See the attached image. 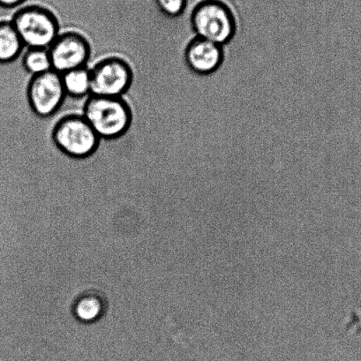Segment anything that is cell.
<instances>
[{"label":"cell","mask_w":361,"mask_h":361,"mask_svg":"<svg viewBox=\"0 0 361 361\" xmlns=\"http://www.w3.org/2000/svg\"><path fill=\"white\" fill-rule=\"evenodd\" d=\"M82 115L100 139H116L128 131L132 112L122 97L90 94L84 101Z\"/></svg>","instance_id":"obj_1"},{"label":"cell","mask_w":361,"mask_h":361,"mask_svg":"<svg viewBox=\"0 0 361 361\" xmlns=\"http://www.w3.org/2000/svg\"><path fill=\"white\" fill-rule=\"evenodd\" d=\"M9 20L27 48L49 49L61 34L57 16L42 5H24Z\"/></svg>","instance_id":"obj_2"},{"label":"cell","mask_w":361,"mask_h":361,"mask_svg":"<svg viewBox=\"0 0 361 361\" xmlns=\"http://www.w3.org/2000/svg\"><path fill=\"white\" fill-rule=\"evenodd\" d=\"M191 26L196 37L223 47L236 33L234 13L222 0H202L191 13Z\"/></svg>","instance_id":"obj_3"},{"label":"cell","mask_w":361,"mask_h":361,"mask_svg":"<svg viewBox=\"0 0 361 361\" xmlns=\"http://www.w3.org/2000/svg\"><path fill=\"white\" fill-rule=\"evenodd\" d=\"M51 136L57 148L73 159L92 155L101 140L80 114L61 116L56 121Z\"/></svg>","instance_id":"obj_4"},{"label":"cell","mask_w":361,"mask_h":361,"mask_svg":"<svg viewBox=\"0 0 361 361\" xmlns=\"http://www.w3.org/2000/svg\"><path fill=\"white\" fill-rule=\"evenodd\" d=\"M91 94L106 97H122L133 80V72L125 59L111 56L90 68Z\"/></svg>","instance_id":"obj_5"},{"label":"cell","mask_w":361,"mask_h":361,"mask_svg":"<svg viewBox=\"0 0 361 361\" xmlns=\"http://www.w3.org/2000/svg\"><path fill=\"white\" fill-rule=\"evenodd\" d=\"M68 97L61 73L52 69L43 75L30 76L27 85V99L38 117L49 118L61 110Z\"/></svg>","instance_id":"obj_6"},{"label":"cell","mask_w":361,"mask_h":361,"mask_svg":"<svg viewBox=\"0 0 361 361\" xmlns=\"http://www.w3.org/2000/svg\"><path fill=\"white\" fill-rule=\"evenodd\" d=\"M52 69L59 73L87 66L91 56L89 41L75 31L61 32L49 48Z\"/></svg>","instance_id":"obj_7"},{"label":"cell","mask_w":361,"mask_h":361,"mask_svg":"<svg viewBox=\"0 0 361 361\" xmlns=\"http://www.w3.org/2000/svg\"><path fill=\"white\" fill-rule=\"evenodd\" d=\"M223 61V47L213 42L195 37L185 47V64L196 75H210L220 68Z\"/></svg>","instance_id":"obj_8"},{"label":"cell","mask_w":361,"mask_h":361,"mask_svg":"<svg viewBox=\"0 0 361 361\" xmlns=\"http://www.w3.org/2000/svg\"><path fill=\"white\" fill-rule=\"evenodd\" d=\"M25 48L10 20H0V64L17 61Z\"/></svg>","instance_id":"obj_9"},{"label":"cell","mask_w":361,"mask_h":361,"mask_svg":"<svg viewBox=\"0 0 361 361\" xmlns=\"http://www.w3.org/2000/svg\"><path fill=\"white\" fill-rule=\"evenodd\" d=\"M62 82L68 97L85 99L91 94V72L87 66L62 73Z\"/></svg>","instance_id":"obj_10"},{"label":"cell","mask_w":361,"mask_h":361,"mask_svg":"<svg viewBox=\"0 0 361 361\" xmlns=\"http://www.w3.org/2000/svg\"><path fill=\"white\" fill-rule=\"evenodd\" d=\"M22 66L27 75H43L52 70L50 51L45 48H25L20 56Z\"/></svg>","instance_id":"obj_11"},{"label":"cell","mask_w":361,"mask_h":361,"mask_svg":"<svg viewBox=\"0 0 361 361\" xmlns=\"http://www.w3.org/2000/svg\"><path fill=\"white\" fill-rule=\"evenodd\" d=\"M154 3L157 9L169 18H180L188 6V0H154Z\"/></svg>","instance_id":"obj_12"},{"label":"cell","mask_w":361,"mask_h":361,"mask_svg":"<svg viewBox=\"0 0 361 361\" xmlns=\"http://www.w3.org/2000/svg\"><path fill=\"white\" fill-rule=\"evenodd\" d=\"M99 311V305L94 300H83L78 307V314L83 319H93Z\"/></svg>","instance_id":"obj_13"},{"label":"cell","mask_w":361,"mask_h":361,"mask_svg":"<svg viewBox=\"0 0 361 361\" xmlns=\"http://www.w3.org/2000/svg\"><path fill=\"white\" fill-rule=\"evenodd\" d=\"M29 0H0V8L13 10L22 8Z\"/></svg>","instance_id":"obj_14"}]
</instances>
